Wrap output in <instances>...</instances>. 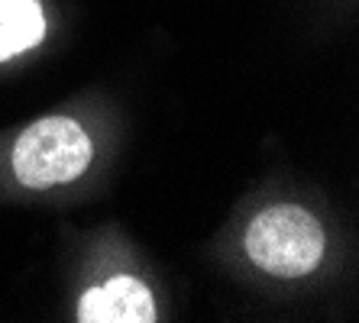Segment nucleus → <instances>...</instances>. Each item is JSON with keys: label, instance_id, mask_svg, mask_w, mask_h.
I'll return each instance as SVG.
<instances>
[{"label": "nucleus", "instance_id": "nucleus-4", "mask_svg": "<svg viewBox=\"0 0 359 323\" xmlns=\"http://www.w3.org/2000/svg\"><path fill=\"white\" fill-rule=\"evenodd\" d=\"M46 33V17L36 0H0V62L33 49Z\"/></svg>", "mask_w": 359, "mask_h": 323}, {"label": "nucleus", "instance_id": "nucleus-3", "mask_svg": "<svg viewBox=\"0 0 359 323\" xmlns=\"http://www.w3.org/2000/svg\"><path fill=\"white\" fill-rule=\"evenodd\" d=\"M78 320L81 323H152L156 320V301L149 288L133 275H117L110 282L97 284L78 301Z\"/></svg>", "mask_w": 359, "mask_h": 323}, {"label": "nucleus", "instance_id": "nucleus-1", "mask_svg": "<svg viewBox=\"0 0 359 323\" xmlns=\"http://www.w3.org/2000/svg\"><path fill=\"white\" fill-rule=\"evenodd\" d=\"M246 256L276 278H304L320 266L327 249L324 226L314 214L294 204H276L246 226Z\"/></svg>", "mask_w": 359, "mask_h": 323}, {"label": "nucleus", "instance_id": "nucleus-2", "mask_svg": "<svg viewBox=\"0 0 359 323\" xmlns=\"http://www.w3.org/2000/svg\"><path fill=\"white\" fill-rule=\"evenodd\" d=\"M91 136L72 116H42L13 142V172L23 188H59L91 165Z\"/></svg>", "mask_w": 359, "mask_h": 323}]
</instances>
